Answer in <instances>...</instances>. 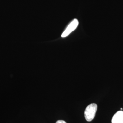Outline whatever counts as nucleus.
<instances>
[{
	"label": "nucleus",
	"instance_id": "1",
	"mask_svg": "<svg viewBox=\"0 0 123 123\" xmlns=\"http://www.w3.org/2000/svg\"><path fill=\"white\" fill-rule=\"evenodd\" d=\"M97 110V105L96 104H91L88 105L84 111V116L87 121H91L95 117Z\"/></svg>",
	"mask_w": 123,
	"mask_h": 123
},
{
	"label": "nucleus",
	"instance_id": "2",
	"mask_svg": "<svg viewBox=\"0 0 123 123\" xmlns=\"http://www.w3.org/2000/svg\"><path fill=\"white\" fill-rule=\"evenodd\" d=\"M79 25L78 20L76 19L73 20L72 22L67 26L66 29L62 34V37H65L69 35L73 31L75 30Z\"/></svg>",
	"mask_w": 123,
	"mask_h": 123
},
{
	"label": "nucleus",
	"instance_id": "3",
	"mask_svg": "<svg viewBox=\"0 0 123 123\" xmlns=\"http://www.w3.org/2000/svg\"><path fill=\"white\" fill-rule=\"evenodd\" d=\"M112 123H123V111H119L113 116Z\"/></svg>",
	"mask_w": 123,
	"mask_h": 123
},
{
	"label": "nucleus",
	"instance_id": "4",
	"mask_svg": "<svg viewBox=\"0 0 123 123\" xmlns=\"http://www.w3.org/2000/svg\"><path fill=\"white\" fill-rule=\"evenodd\" d=\"M56 123H67L65 121L62 120H59L57 121Z\"/></svg>",
	"mask_w": 123,
	"mask_h": 123
},
{
	"label": "nucleus",
	"instance_id": "5",
	"mask_svg": "<svg viewBox=\"0 0 123 123\" xmlns=\"http://www.w3.org/2000/svg\"><path fill=\"white\" fill-rule=\"evenodd\" d=\"M120 110H123V109H122V108H121V109H120Z\"/></svg>",
	"mask_w": 123,
	"mask_h": 123
}]
</instances>
